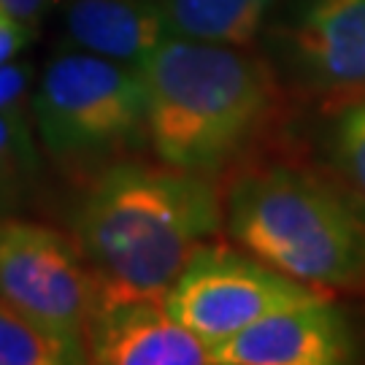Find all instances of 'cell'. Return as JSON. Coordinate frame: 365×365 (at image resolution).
<instances>
[{
    "instance_id": "12",
    "label": "cell",
    "mask_w": 365,
    "mask_h": 365,
    "mask_svg": "<svg viewBox=\"0 0 365 365\" xmlns=\"http://www.w3.org/2000/svg\"><path fill=\"white\" fill-rule=\"evenodd\" d=\"M38 149L22 106L0 111V214L22 206L38 179Z\"/></svg>"
},
{
    "instance_id": "9",
    "label": "cell",
    "mask_w": 365,
    "mask_h": 365,
    "mask_svg": "<svg viewBox=\"0 0 365 365\" xmlns=\"http://www.w3.org/2000/svg\"><path fill=\"white\" fill-rule=\"evenodd\" d=\"M101 365H209L211 346L168 312L165 298L101 300L87 333Z\"/></svg>"
},
{
    "instance_id": "1",
    "label": "cell",
    "mask_w": 365,
    "mask_h": 365,
    "mask_svg": "<svg viewBox=\"0 0 365 365\" xmlns=\"http://www.w3.org/2000/svg\"><path fill=\"white\" fill-rule=\"evenodd\" d=\"M225 214L211 176L125 160L87 179L73 241L101 300L165 298L220 233Z\"/></svg>"
},
{
    "instance_id": "8",
    "label": "cell",
    "mask_w": 365,
    "mask_h": 365,
    "mask_svg": "<svg viewBox=\"0 0 365 365\" xmlns=\"http://www.w3.org/2000/svg\"><path fill=\"white\" fill-rule=\"evenodd\" d=\"M354 360V336L330 298L276 309L211 349L217 365H339Z\"/></svg>"
},
{
    "instance_id": "15",
    "label": "cell",
    "mask_w": 365,
    "mask_h": 365,
    "mask_svg": "<svg viewBox=\"0 0 365 365\" xmlns=\"http://www.w3.org/2000/svg\"><path fill=\"white\" fill-rule=\"evenodd\" d=\"M49 3L52 0H0V11L11 16L14 22H19L27 33H36Z\"/></svg>"
},
{
    "instance_id": "14",
    "label": "cell",
    "mask_w": 365,
    "mask_h": 365,
    "mask_svg": "<svg viewBox=\"0 0 365 365\" xmlns=\"http://www.w3.org/2000/svg\"><path fill=\"white\" fill-rule=\"evenodd\" d=\"M81 363L73 349L0 300V365Z\"/></svg>"
},
{
    "instance_id": "3",
    "label": "cell",
    "mask_w": 365,
    "mask_h": 365,
    "mask_svg": "<svg viewBox=\"0 0 365 365\" xmlns=\"http://www.w3.org/2000/svg\"><path fill=\"white\" fill-rule=\"evenodd\" d=\"M235 244L322 292L365 287V220L336 182L295 165L252 163L222 203Z\"/></svg>"
},
{
    "instance_id": "7",
    "label": "cell",
    "mask_w": 365,
    "mask_h": 365,
    "mask_svg": "<svg viewBox=\"0 0 365 365\" xmlns=\"http://www.w3.org/2000/svg\"><path fill=\"white\" fill-rule=\"evenodd\" d=\"M282 54L325 114L365 101V0H303L282 27Z\"/></svg>"
},
{
    "instance_id": "2",
    "label": "cell",
    "mask_w": 365,
    "mask_h": 365,
    "mask_svg": "<svg viewBox=\"0 0 365 365\" xmlns=\"http://www.w3.org/2000/svg\"><path fill=\"white\" fill-rule=\"evenodd\" d=\"M138 71L149 146L173 168L217 176L252 165L284 114L276 71L247 46L168 36Z\"/></svg>"
},
{
    "instance_id": "11",
    "label": "cell",
    "mask_w": 365,
    "mask_h": 365,
    "mask_svg": "<svg viewBox=\"0 0 365 365\" xmlns=\"http://www.w3.org/2000/svg\"><path fill=\"white\" fill-rule=\"evenodd\" d=\"M276 0H160L168 36L252 46Z\"/></svg>"
},
{
    "instance_id": "4",
    "label": "cell",
    "mask_w": 365,
    "mask_h": 365,
    "mask_svg": "<svg viewBox=\"0 0 365 365\" xmlns=\"http://www.w3.org/2000/svg\"><path fill=\"white\" fill-rule=\"evenodd\" d=\"M33 122L60 168L92 179L149 144L144 76L101 54H57L33 95Z\"/></svg>"
},
{
    "instance_id": "10",
    "label": "cell",
    "mask_w": 365,
    "mask_h": 365,
    "mask_svg": "<svg viewBox=\"0 0 365 365\" xmlns=\"http://www.w3.org/2000/svg\"><path fill=\"white\" fill-rule=\"evenodd\" d=\"M63 30L73 49L133 68L168 38L160 0H71Z\"/></svg>"
},
{
    "instance_id": "5",
    "label": "cell",
    "mask_w": 365,
    "mask_h": 365,
    "mask_svg": "<svg viewBox=\"0 0 365 365\" xmlns=\"http://www.w3.org/2000/svg\"><path fill=\"white\" fill-rule=\"evenodd\" d=\"M0 300L87 360L98 287L73 235L0 214Z\"/></svg>"
},
{
    "instance_id": "13",
    "label": "cell",
    "mask_w": 365,
    "mask_h": 365,
    "mask_svg": "<svg viewBox=\"0 0 365 365\" xmlns=\"http://www.w3.org/2000/svg\"><path fill=\"white\" fill-rule=\"evenodd\" d=\"M327 163L336 184L365 209V101L330 114Z\"/></svg>"
},
{
    "instance_id": "16",
    "label": "cell",
    "mask_w": 365,
    "mask_h": 365,
    "mask_svg": "<svg viewBox=\"0 0 365 365\" xmlns=\"http://www.w3.org/2000/svg\"><path fill=\"white\" fill-rule=\"evenodd\" d=\"M25 84H27V76L22 68L6 66V63L0 66V111L22 106L19 101H22Z\"/></svg>"
},
{
    "instance_id": "6",
    "label": "cell",
    "mask_w": 365,
    "mask_h": 365,
    "mask_svg": "<svg viewBox=\"0 0 365 365\" xmlns=\"http://www.w3.org/2000/svg\"><path fill=\"white\" fill-rule=\"evenodd\" d=\"M319 298H330V292L279 274L257 257L211 244L170 284L165 306L214 349L265 314Z\"/></svg>"
},
{
    "instance_id": "17",
    "label": "cell",
    "mask_w": 365,
    "mask_h": 365,
    "mask_svg": "<svg viewBox=\"0 0 365 365\" xmlns=\"http://www.w3.org/2000/svg\"><path fill=\"white\" fill-rule=\"evenodd\" d=\"M27 38H30V33H27L25 27L0 11V66L9 63L14 54L25 46Z\"/></svg>"
}]
</instances>
